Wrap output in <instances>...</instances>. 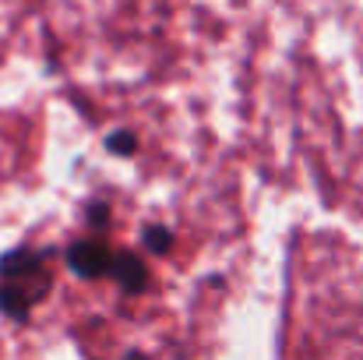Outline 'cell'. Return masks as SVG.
Here are the masks:
<instances>
[{"label":"cell","instance_id":"obj_3","mask_svg":"<svg viewBox=\"0 0 363 360\" xmlns=\"http://www.w3.org/2000/svg\"><path fill=\"white\" fill-rule=\"evenodd\" d=\"M106 276L117 279V286H121L123 293H141V290L148 286V268H145V261H141L138 254H130V251H113Z\"/></svg>","mask_w":363,"mask_h":360},{"label":"cell","instance_id":"obj_2","mask_svg":"<svg viewBox=\"0 0 363 360\" xmlns=\"http://www.w3.org/2000/svg\"><path fill=\"white\" fill-rule=\"evenodd\" d=\"M110 258H113V251H110L103 240H78V244L67 247V265H71L82 279H99V276H106Z\"/></svg>","mask_w":363,"mask_h":360},{"label":"cell","instance_id":"obj_7","mask_svg":"<svg viewBox=\"0 0 363 360\" xmlns=\"http://www.w3.org/2000/svg\"><path fill=\"white\" fill-rule=\"evenodd\" d=\"M127 360H145V354H127Z\"/></svg>","mask_w":363,"mask_h":360},{"label":"cell","instance_id":"obj_4","mask_svg":"<svg viewBox=\"0 0 363 360\" xmlns=\"http://www.w3.org/2000/svg\"><path fill=\"white\" fill-rule=\"evenodd\" d=\"M141 240H145V247L155 251V254H166V251L173 247V234H169L166 227H148V230L141 234Z\"/></svg>","mask_w":363,"mask_h":360},{"label":"cell","instance_id":"obj_5","mask_svg":"<svg viewBox=\"0 0 363 360\" xmlns=\"http://www.w3.org/2000/svg\"><path fill=\"white\" fill-rule=\"evenodd\" d=\"M106 148H110L113 156H130V152L138 148V141H134L130 131H113V134L106 138Z\"/></svg>","mask_w":363,"mask_h":360},{"label":"cell","instance_id":"obj_6","mask_svg":"<svg viewBox=\"0 0 363 360\" xmlns=\"http://www.w3.org/2000/svg\"><path fill=\"white\" fill-rule=\"evenodd\" d=\"M89 223H92L96 230L110 227V205H106V202H92V205H89Z\"/></svg>","mask_w":363,"mask_h":360},{"label":"cell","instance_id":"obj_1","mask_svg":"<svg viewBox=\"0 0 363 360\" xmlns=\"http://www.w3.org/2000/svg\"><path fill=\"white\" fill-rule=\"evenodd\" d=\"M50 265L43 251L32 247H14L0 258V315L25 322L32 307L50 293Z\"/></svg>","mask_w":363,"mask_h":360}]
</instances>
